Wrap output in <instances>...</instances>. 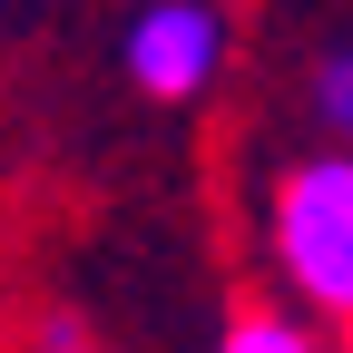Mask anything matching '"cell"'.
Masks as SVG:
<instances>
[{"instance_id":"obj_3","label":"cell","mask_w":353,"mask_h":353,"mask_svg":"<svg viewBox=\"0 0 353 353\" xmlns=\"http://www.w3.org/2000/svg\"><path fill=\"white\" fill-rule=\"evenodd\" d=\"M216 353H334V324L294 314V304H255V314H236L216 334Z\"/></svg>"},{"instance_id":"obj_5","label":"cell","mask_w":353,"mask_h":353,"mask_svg":"<svg viewBox=\"0 0 353 353\" xmlns=\"http://www.w3.org/2000/svg\"><path fill=\"white\" fill-rule=\"evenodd\" d=\"M20 353H99V343H88V324H69V314H30Z\"/></svg>"},{"instance_id":"obj_1","label":"cell","mask_w":353,"mask_h":353,"mask_svg":"<svg viewBox=\"0 0 353 353\" xmlns=\"http://www.w3.org/2000/svg\"><path fill=\"white\" fill-rule=\"evenodd\" d=\"M265 265H275L294 314H314V324L353 314V167H343V148H314L275 176V196H265Z\"/></svg>"},{"instance_id":"obj_2","label":"cell","mask_w":353,"mask_h":353,"mask_svg":"<svg viewBox=\"0 0 353 353\" xmlns=\"http://www.w3.org/2000/svg\"><path fill=\"white\" fill-rule=\"evenodd\" d=\"M226 59H236V20L216 10V0H148L138 20H128V39H118L128 88H148L167 108H196L206 88L226 79Z\"/></svg>"},{"instance_id":"obj_4","label":"cell","mask_w":353,"mask_h":353,"mask_svg":"<svg viewBox=\"0 0 353 353\" xmlns=\"http://www.w3.org/2000/svg\"><path fill=\"white\" fill-rule=\"evenodd\" d=\"M314 128H324V138H343V128H353V59H343V50L314 59Z\"/></svg>"}]
</instances>
